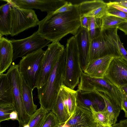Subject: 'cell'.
Masks as SVG:
<instances>
[{"label": "cell", "instance_id": "cell-1", "mask_svg": "<svg viewBox=\"0 0 127 127\" xmlns=\"http://www.w3.org/2000/svg\"><path fill=\"white\" fill-rule=\"evenodd\" d=\"M74 5L71 11L57 14L53 12L47 13L39 22L37 31L39 34L52 42H59L69 33L75 35L81 24L77 5Z\"/></svg>", "mask_w": 127, "mask_h": 127}, {"label": "cell", "instance_id": "cell-2", "mask_svg": "<svg viewBox=\"0 0 127 127\" xmlns=\"http://www.w3.org/2000/svg\"><path fill=\"white\" fill-rule=\"evenodd\" d=\"M66 55L65 48L55 65L47 82L37 89L40 107L49 112L53 107L61 86L64 84Z\"/></svg>", "mask_w": 127, "mask_h": 127}, {"label": "cell", "instance_id": "cell-3", "mask_svg": "<svg viewBox=\"0 0 127 127\" xmlns=\"http://www.w3.org/2000/svg\"><path fill=\"white\" fill-rule=\"evenodd\" d=\"M65 48L66 55L64 84L73 89L78 85L83 71L74 36L67 39Z\"/></svg>", "mask_w": 127, "mask_h": 127}, {"label": "cell", "instance_id": "cell-4", "mask_svg": "<svg viewBox=\"0 0 127 127\" xmlns=\"http://www.w3.org/2000/svg\"><path fill=\"white\" fill-rule=\"evenodd\" d=\"M6 74L11 84L14 99L13 105L17 116L20 127L28 125L31 116L27 113L24 105L22 97L21 77L18 64L13 63Z\"/></svg>", "mask_w": 127, "mask_h": 127}, {"label": "cell", "instance_id": "cell-5", "mask_svg": "<svg viewBox=\"0 0 127 127\" xmlns=\"http://www.w3.org/2000/svg\"><path fill=\"white\" fill-rule=\"evenodd\" d=\"M45 52L41 49L28 55L22 58L18 64L19 71L21 76L33 91L36 87Z\"/></svg>", "mask_w": 127, "mask_h": 127}, {"label": "cell", "instance_id": "cell-6", "mask_svg": "<svg viewBox=\"0 0 127 127\" xmlns=\"http://www.w3.org/2000/svg\"><path fill=\"white\" fill-rule=\"evenodd\" d=\"M11 40L13 52V61L42 49L51 42L41 37L37 31L25 38L18 40L12 39Z\"/></svg>", "mask_w": 127, "mask_h": 127}, {"label": "cell", "instance_id": "cell-7", "mask_svg": "<svg viewBox=\"0 0 127 127\" xmlns=\"http://www.w3.org/2000/svg\"><path fill=\"white\" fill-rule=\"evenodd\" d=\"M11 4L12 9L11 36L17 35L25 30L38 25L39 21L34 10L21 8Z\"/></svg>", "mask_w": 127, "mask_h": 127}, {"label": "cell", "instance_id": "cell-8", "mask_svg": "<svg viewBox=\"0 0 127 127\" xmlns=\"http://www.w3.org/2000/svg\"><path fill=\"white\" fill-rule=\"evenodd\" d=\"M45 51L37 84V89L41 87L47 81L56 62L65 49L59 42H52Z\"/></svg>", "mask_w": 127, "mask_h": 127}, {"label": "cell", "instance_id": "cell-9", "mask_svg": "<svg viewBox=\"0 0 127 127\" xmlns=\"http://www.w3.org/2000/svg\"><path fill=\"white\" fill-rule=\"evenodd\" d=\"M108 55L121 57L118 49L102 31L98 36L91 40L88 63L94 60Z\"/></svg>", "mask_w": 127, "mask_h": 127}, {"label": "cell", "instance_id": "cell-10", "mask_svg": "<svg viewBox=\"0 0 127 127\" xmlns=\"http://www.w3.org/2000/svg\"><path fill=\"white\" fill-rule=\"evenodd\" d=\"M104 77L119 88L127 85V62L121 57H114Z\"/></svg>", "mask_w": 127, "mask_h": 127}, {"label": "cell", "instance_id": "cell-11", "mask_svg": "<svg viewBox=\"0 0 127 127\" xmlns=\"http://www.w3.org/2000/svg\"><path fill=\"white\" fill-rule=\"evenodd\" d=\"M21 8L38 9L47 13L54 12L65 4L64 0H1Z\"/></svg>", "mask_w": 127, "mask_h": 127}, {"label": "cell", "instance_id": "cell-12", "mask_svg": "<svg viewBox=\"0 0 127 127\" xmlns=\"http://www.w3.org/2000/svg\"><path fill=\"white\" fill-rule=\"evenodd\" d=\"M77 90L76 103L77 106L90 111L91 107H93L96 111L106 110L104 99L97 92Z\"/></svg>", "mask_w": 127, "mask_h": 127}, {"label": "cell", "instance_id": "cell-13", "mask_svg": "<svg viewBox=\"0 0 127 127\" xmlns=\"http://www.w3.org/2000/svg\"><path fill=\"white\" fill-rule=\"evenodd\" d=\"M96 125L91 111L77 106L74 113L60 127H96Z\"/></svg>", "mask_w": 127, "mask_h": 127}, {"label": "cell", "instance_id": "cell-14", "mask_svg": "<svg viewBox=\"0 0 127 127\" xmlns=\"http://www.w3.org/2000/svg\"><path fill=\"white\" fill-rule=\"evenodd\" d=\"M74 36L83 71L88 63L91 39L89 31L81 27Z\"/></svg>", "mask_w": 127, "mask_h": 127}, {"label": "cell", "instance_id": "cell-15", "mask_svg": "<svg viewBox=\"0 0 127 127\" xmlns=\"http://www.w3.org/2000/svg\"><path fill=\"white\" fill-rule=\"evenodd\" d=\"M77 5L80 17L101 18L106 14L107 3L102 0L86 1Z\"/></svg>", "mask_w": 127, "mask_h": 127}, {"label": "cell", "instance_id": "cell-16", "mask_svg": "<svg viewBox=\"0 0 127 127\" xmlns=\"http://www.w3.org/2000/svg\"><path fill=\"white\" fill-rule=\"evenodd\" d=\"M114 57L108 55L94 60L87 64L83 71L91 77L103 78Z\"/></svg>", "mask_w": 127, "mask_h": 127}, {"label": "cell", "instance_id": "cell-17", "mask_svg": "<svg viewBox=\"0 0 127 127\" xmlns=\"http://www.w3.org/2000/svg\"><path fill=\"white\" fill-rule=\"evenodd\" d=\"M13 52L11 40L0 37V74L5 72L11 65Z\"/></svg>", "mask_w": 127, "mask_h": 127}, {"label": "cell", "instance_id": "cell-18", "mask_svg": "<svg viewBox=\"0 0 127 127\" xmlns=\"http://www.w3.org/2000/svg\"><path fill=\"white\" fill-rule=\"evenodd\" d=\"M12 17L11 4L9 3L0 7V37L11 34Z\"/></svg>", "mask_w": 127, "mask_h": 127}, {"label": "cell", "instance_id": "cell-19", "mask_svg": "<svg viewBox=\"0 0 127 127\" xmlns=\"http://www.w3.org/2000/svg\"><path fill=\"white\" fill-rule=\"evenodd\" d=\"M0 105L13 104L11 84L6 73L0 74Z\"/></svg>", "mask_w": 127, "mask_h": 127}, {"label": "cell", "instance_id": "cell-20", "mask_svg": "<svg viewBox=\"0 0 127 127\" xmlns=\"http://www.w3.org/2000/svg\"><path fill=\"white\" fill-rule=\"evenodd\" d=\"M21 77L22 97L24 105L27 113L31 116L37 110V105L33 102V90L27 85L23 77L22 76Z\"/></svg>", "mask_w": 127, "mask_h": 127}, {"label": "cell", "instance_id": "cell-21", "mask_svg": "<svg viewBox=\"0 0 127 127\" xmlns=\"http://www.w3.org/2000/svg\"><path fill=\"white\" fill-rule=\"evenodd\" d=\"M95 92L101 95L104 100L111 125H112L116 124L121 110L120 107L114 100L105 93Z\"/></svg>", "mask_w": 127, "mask_h": 127}, {"label": "cell", "instance_id": "cell-22", "mask_svg": "<svg viewBox=\"0 0 127 127\" xmlns=\"http://www.w3.org/2000/svg\"><path fill=\"white\" fill-rule=\"evenodd\" d=\"M61 89L62 97L71 116L75 112L77 107V91L70 89L64 84L62 85Z\"/></svg>", "mask_w": 127, "mask_h": 127}, {"label": "cell", "instance_id": "cell-23", "mask_svg": "<svg viewBox=\"0 0 127 127\" xmlns=\"http://www.w3.org/2000/svg\"><path fill=\"white\" fill-rule=\"evenodd\" d=\"M51 111L56 116L60 126L65 123L70 116L62 97L59 94Z\"/></svg>", "mask_w": 127, "mask_h": 127}, {"label": "cell", "instance_id": "cell-24", "mask_svg": "<svg viewBox=\"0 0 127 127\" xmlns=\"http://www.w3.org/2000/svg\"><path fill=\"white\" fill-rule=\"evenodd\" d=\"M49 112L40 107L31 116L28 125L29 127H41L45 117Z\"/></svg>", "mask_w": 127, "mask_h": 127}, {"label": "cell", "instance_id": "cell-25", "mask_svg": "<svg viewBox=\"0 0 127 127\" xmlns=\"http://www.w3.org/2000/svg\"><path fill=\"white\" fill-rule=\"evenodd\" d=\"M125 21L121 18L106 14L102 18L101 31L111 28H117L119 25Z\"/></svg>", "mask_w": 127, "mask_h": 127}, {"label": "cell", "instance_id": "cell-26", "mask_svg": "<svg viewBox=\"0 0 127 127\" xmlns=\"http://www.w3.org/2000/svg\"><path fill=\"white\" fill-rule=\"evenodd\" d=\"M94 119L97 124L103 125L112 126L110 122L108 112L106 111H96L92 107H90Z\"/></svg>", "mask_w": 127, "mask_h": 127}, {"label": "cell", "instance_id": "cell-27", "mask_svg": "<svg viewBox=\"0 0 127 127\" xmlns=\"http://www.w3.org/2000/svg\"><path fill=\"white\" fill-rule=\"evenodd\" d=\"M101 19L91 17L89 32L91 40L98 36L101 32Z\"/></svg>", "mask_w": 127, "mask_h": 127}, {"label": "cell", "instance_id": "cell-28", "mask_svg": "<svg viewBox=\"0 0 127 127\" xmlns=\"http://www.w3.org/2000/svg\"><path fill=\"white\" fill-rule=\"evenodd\" d=\"M109 39L111 42L118 50L121 58L127 62V51L123 45L117 33H114L110 35Z\"/></svg>", "mask_w": 127, "mask_h": 127}, {"label": "cell", "instance_id": "cell-29", "mask_svg": "<svg viewBox=\"0 0 127 127\" xmlns=\"http://www.w3.org/2000/svg\"><path fill=\"white\" fill-rule=\"evenodd\" d=\"M15 111V109L13 104L0 105V122L10 120L11 114Z\"/></svg>", "mask_w": 127, "mask_h": 127}, {"label": "cell", "instance_id": "cell-30", "mask_svg": "<svg viewBox=\"0 0 127 127\" xmlns=\"http://www.w3.org/2000/svg\"><path fill=\"white\" fill-rule=\"evenodd\" d=\"M60 126L56 115L50 111L47 114L41 127H60Z\"/></svg>", "mask_w": 127, "mask_h": 127}, {"label": "cell", "instance_id": "cell-31", "mask_svg": "<svg viewBox=\"0 0 127 127\" xmlns=\"http://www.w3.org/2000/svg\"><path fill=\"white\" fill-rule=\"evenodd\" d=\"M107 14L114 16L127 21V13L117 9L107 4Z\"/></svg>", "mask_w": 127, "mask_h": 127}, {"label": "cell", "instance_id": "cell-32", "mask_svg": "<svg viewBox=\"0 0 127 127\" xmlns=\"http://www.w3.org/2000/svg\"><path fill=\"white\" fill-rule=\"evenodd\" d=\"M74 5L71 2H67L64 5L61 7L55 12L54 14L62 13L72 11L74 7Z\"/></svg>", "mask_w": 127, "mask_h": 127}, {"label": "cell", "instance_id": "cell-33", "mask_svg": "<svg viewBox=\"0 0 127 127\" xmlns=\"http://www.w3.org/2000/svg\"><path fill=\"white\" fill-rule=\"evenodd\" d=\"M91 17H80L81 27L89 31Z\"/></svg>", "mask_w": 127, "mask_h": 127}, {"label": "cell", "instance_id": "cell-34", "mask_svg": "<svg viewBox=\"0 0 127 127\" xmlns=\"http://www.w3.org/2000/svg\"><path fill=\"white\" fill-rule=\"evenodd\" d=\"M121 91L122 95V99L121 109V110L124 111L125 113V117L127 119V97L123 92Z\"/></svg>", "mask_w": 127, "mask_h": 127}, {"label": "cell", "instance_id": "cell-35", "mask_svg": "<svg viewBox=\"0 0 127 127\" xmlns=\"http://www.w3.org/2000/svg\"><path fill=\"white\" fill-rule=\"evenodd\" d=\"M107 4L122 12L127 13V8L115 3L114 1H110L107 3Z\"/></svg>", "mask_w": 127, "mask_h": 127}, {"label": "cell", "instance_id": "cell-36", "mask_svg": "<svg viewBox=\"0 0 127 127\" xmlns=\"http://www.w3.org/2000/svg\"><path fill=\"white\" fill-rule=\"evenodd\" d=\"M117 28L124 32L125 34L127 35V21L120 24L118 25Z\"/></svg>", "mask_w": 127, "mask_h": 127}, {"label": "cell", "instance_id": "cell-37", "mask_svg": "<svg viewBox=\"0 0 127 127\" xmlns=\"http://www.w3.org/2000/svg\"><path fill=\"white\" fill-rule=\"evenodd\" d=\"M115 3L127 8V0H119L114 1Z\"/></svg>", "mask_w": 127, "mask_h": 127}, {"label": "cell", "instance_id": "cell-38", "mask_svg": "<svg viewBox=\"0 0 127 127\" xmlns=\"http://www.w3.org/2000/svg\"><path fill=\"white\" fill-rule=\"evenodd\" d=\"M119 88L127 97V85L123 86Z\"/></svg>", "mask_w": 127, "mask_h": 127}, {"label": "cell", "instance_id": "cell-39", "mask_svg": "<svg viewBox=\"0 0 127 127\" xmlns=\"http://www.w3.org/2000/svg\"><path fill=\"white\" fill-rule=\"evenodd\" d=\"M10 119L17 120V116L16 112L15 111L12 112L10 115Z\"/></svg>", "mask_w": 127, "mask_h": 127}, {"label": "cell", "instance_id": "cell-40", "mask_svg": "<svg viewBox=\"0 0 127 127\" xmlns=\"http://www.w3.org/2000/svg\"><path fill=\"white\" fill-rule=\"evenodd\" d=\"M120 122L121 124V127H127V119L122 120Z\"/></svg>", "mask_w": 127, "mask_h": 127}, {"label": "cell", "instance_id": "cell-41", "mask_svg": "<svg viewBox=\"0 0 127 127\" xmlns=\"http://www.w3.org/2000/svg\"><path fill=\"white\" fill-rule=\"evenodd\" d=\"M112 127H121V124L120 122L112 125Z\"/></svg>", "mask_w": 127, "mask_h": 127}, {"label": "cell", "instance_id": "cell-42", "mask_svg": "<svg viewBox=\"0 0 127 127\" xmlns=\"http://www.w3.org/2000/svg\"><path fill=\"white\" fill-rule=\"evenodd\" d=\"M112 126L103 125L97 124L96 127H112Z\"/></svg>", "mask_w": 127, "mask_h": 127}, {"label": "cell", "instance_id": "cell-43", "mask_svg": "<svg viewBox=\"0 0 127 127\" xmlns=\"http://www.w3.org/2000/svg\"><path fill=\"white\" fill-rule=\"evenodd\" d=\"M24 127H26V126H25Z\"/></svg>", "mask_w": 127, "mask_h": 127}]
</instances>
